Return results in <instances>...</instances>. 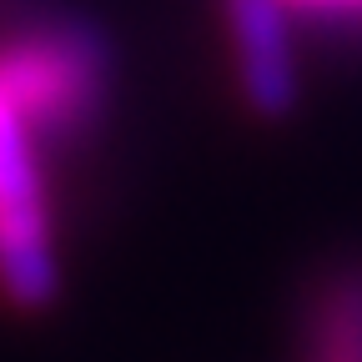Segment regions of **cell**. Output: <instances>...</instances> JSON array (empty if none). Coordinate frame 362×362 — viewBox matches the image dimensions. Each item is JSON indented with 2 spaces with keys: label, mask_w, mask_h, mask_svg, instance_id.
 <instances>
[{
  "label": "cell",
  "mask_w": 362,
  "mask_h": 362,
  "mask_svg": "<svg viewBox=\"0 0 362 362\" xmlns=\"http://www.w3.org/2000/svg\"><path fill=\"white\" fill-rule=\"evenodd\" d=\"M0 292L21 312H45L61 292L35 126L6 90H0Z\"/></svg>",
  "instance_id": "cell-1"
},
{
  "label": "cell",
  "mask_w": 362,
  "mask_h": 362,
  "mask_svg": "<svg viewBox=\"0 0 362 362\" xmlns=\"http://www.w3.org/2000/svg\"><path fill=\"white\" fill-rule=\"evenodd\" d=\"M106 61L81 30H35L0 45V90L40 131H71L101 101Z\"/></svg>",
  "instance_id": "cell-2"
},
{
  "label": "cell",
  "mask_w": 362,
  "mask_h": 362,
  "mask_svg": "<svg viewBox=\"0 0 362 362\" xmlns=\"http://www.w3.org/2000/svg\"><path fill=\"white\" fill-rule=\"evenodd\" d=\"M226 35L237 56L242 96L262 121H282L297 106V45L287 0H226Z\"/></svg>",
  "instance_id": "cell-3"
},
{
  "label": "cell",
  "mask_w": 362,
  "mask_h": 362,
  "mask_svg": "<svg viewBox=\"0 0 362 362\" xmlns=\"http://www.w3.org/2000/svg\"><path fill=\"white\" fill-rule=\"evenodd\" d=\"M312 362H362V262L332 272L312 302Z\"/></svg>",
  "instance_id": "cell-4"
},
{
  "label": "cell",
  "mask_w": 362,
  "mask_h": 362,
  "mask_svg": "<svg viewBox=\"0 0 362 362\" xmlns=\"http://www.w3.org/2000/svg\"><path fill=\"white\" fill-rule=\"evenodd\" d=\"M292 11H362V0H287Z\"/></svg>",
  "instance_id": "cell-5"
}]
</instances>
